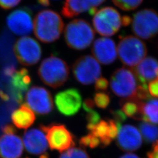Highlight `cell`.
<instances>
[{"label": "cell", "instance_id": "60d3db41", "mask_svg": "<svg viewBox=\"0 0 158 158\" xmlns=\"http://www.w3.org/2000/svg\"><path fill=\"white\" fill-rule=\"evenodd\" d=\"M38 2L40 5L44 6H50L51 1L50 0H38Z\"/></svg>", "mask_w": 158, "mask_h": 158}, {"label": "cell", "instance_id": "f1b7e54d", "mask_svg": "<svg viewBox=\"0 0 158 158\" xmlns=\"http://www.w3.org/2000/svg\"><path fill=\"white\" fill-rule=\"evenodd\" d=\"M59 158H90L85 149L80 148H72L62 153Z\"/></svg>", "mask_w": 158, "mask_h": 158}, {"label": "cell", "instance_id": "74e56055", "mask_svg": "<svg viewBox=\"0 0 158 158\" xmlns=\"http://www.w3.org/2000/svg\"><path fill=\"white\" fill-rule=\"evenodd\" d=\"M148 158H158V141L153 143L152 149L147 153Z\"/></svg>", "mask_w": 158, "mask_h": 158}, {"label": "cell", "instance_id": "6da1fadb", "mask_svg": "<svg viewBox=\"0 0 158 158\" xmlns=\"http://www.w3.org/2000/svg\"><path fill=\"white\" fill-rule=\"evenodd\" d=\"M64 23L60 15L51 10L39 12L34 21L35 36L44 43H52L58 40L62 33Z\"/></svg>", "mask_w": 158, "mask_h": 158}, {"label": "cell", "instance_id": "7c38bea8", "mask_svg": "<svg viewBox=\"0 0 158 158\" xmlns=\"http://www.w3.org/2000/svg\"><path fill=\"white\" fill-rule=\"evenodd\" d=\"M2 79L7 87L10 97L17 104L22 103L32 81L28 70L23 68L15 70L10 77Z\"/></svg>", "mask_w": 158, "mask_h": 158}, {"label": "cell", "instance_id": "e0dca14e", "mask_svg": "<svg viewBox=\"0 0 158 158\" xmlns=\"http://www.w3.org/2000/svg\"><path fill=\"white\" fill-rule=\"evenodd\" d=\"M23 141L25 149L30 154L40 156L47 153L48 141L43 125L25 131Z\"/></svg>", "mask_w": 158, "mask_h": 158}, {"label": "cell", "instance_id": "7bdbcfd3", "mask_svg": "<svg viewBox=\"0 0 158 158\" xmlns=\"http://www.w3.org/2000/svg\"><path fill=\"white\" fill-rule=\"evenodd\" d=\"M54 1H56V0H54Z\"/></svg>", "mask_w": 158, "mask_h": 158}, {"label": "cell", "instance_id": "4fadbf2b", "mask_svg": "<svg viewBox=\"0 0 158 158\" xmlns=\"http://www.w3.org/2000/svg\"><path fill=\"white\" fill-rule=\"evenodd\" d=\"M23 141L15 128L8 124L0 135V156L2 158H19L23 155Z\"/></svg>", "mask_w": 158, "mask_h": 158}, {"label": "cell", "instance_id": "b9f144b4", "mask_svg": "<svg viewBox=\"0 0 158 158\" xmlns=\"http://www.w3.org/2000/svg\"><path fill=\"white\" fill-rule=\"evenodd\" d=\"M40 158H49V156L48 153H46L45 154H44L42 156H40Z\"/></svg>", "mask_w": 158, "mask_h": 158}, {"label": "cell", "instance_id": "8d00e7d4", "mask_svg": "<svg viewBox=\"0 0 158 158\" xmlns=\"http://www.w3.org/2000/svg\"><path fill=\"white\" fill-rule=\"evenodd\" d=\"M94 102L91 98H87L83 102V109L85 112H87L91 110H94Z\"/></svg>", "mask_w": 158, "mask_h": 158}, {"label": "cell", "instance_id": "9a60e30c", "mask_svg": "<svg viewBox=\"0 0 158 158\" xmlns=\"http://www.w3.org/2000/svg\"><path fill=\"white\" fill-rule=\"evenodd\" d=\"M55 102L57 110L63 115L70 117L78 113L82 104V97L79 90L71 88L59 92Z\"/></svg>", "mask_w": 158, "mask_h": 158}, {"label": "cell", "instance_id": "d4e9b609", "mask_svg": "<svg viewBox=\"0 0 158 158\" xmlns=\"http://www.w3.org/2000/svg\"><path fill=\"white\" fill-rule=\"evenodd\" d=\"M108 130L109 125L107 120H101L90 131L91 134L100 139L102 148L107 147L112 141L108 137Z\"/></svg>", "mask_w": 158, "mask_h": 158}, {"label": "cell", "instance_id": "d6a6232c", "mask_svg": "<svg viewBox=\"0 0 158 158\" xmlns=\"http://www.w3.org/2000/svg\"><path fill=\"white\" fill-rule=\"evenodd\" d=\"M110 113L113 115L114 120L118 124L121 125L127 119V116L124 113L119 110H111Z\"/></svg>", "mask_w": 158, "mask_h": 158}, {"label": "cell", "instance_id": "8fae6325", "mask_svg": "<svg viewBox=\"0 0 158 158\" xmlns=\"http://www.w3.org/2000/svg\"><path fill=\"white\" fill-rule=\"evenodd\" d=\"M27 106L40 115H45L53 110V102L51 92L45 87L33 86L25 95Z\"/></svg>", "mask_w": 158, "mask_h": 158}, {"label": "cell", "instance_id": "4dcf8cb0", "mask_svg": "<svg viewBox=\"0 0 158 158\" xmlns=\"http://www.w3.org/2000/svg\"><path fill=\"white\" fill-rule=\"evenodd\" d=\"M110 95L104 91H100L94 96V102L95 105L100 108L104 109L107 107L110 103Z\"/></svg>", "mask_w": 158, "mask_h": 158}, {"label": "cell", "instance_id": "484cf974", "mask_svg": "<svg viewBox=\"0 0 158 158\" xmlns=\"http://www.w3.org/2000/svg\"><path fill=\"white\" fill-rule=\"evenodd\" d=\"M142 137L148 143L158 141V126L147 121H143L139 125Z\"/></svg>", "mask_w": 158, "mask_h": 158}, {"label": "cell", "instance_id": "ba28073f", "mask_svg": "<svg viewBox=\"0 0 158 158\" xmlns=\"http://www.w3.org/2000/svg\"><path fill=\"white\" fill-rule=\"evenodd\" d=\"M72 70L76 80L86 85L96 82L102 74V68L99 63L90 55L79 57L74 63Z\"/></svg>", "mask_w": 158, "mask_h": 158}, {"label": "cell", "instance_id": "3957f363", "mask_svg": "<svg viewBox=\"0 0 158 158\" xmlns=\"http://www.w3.org/2000/svg\"><path fill=\"white\" fill-rule=\"evenodd\" d=\"M64 35L66 43L70 48L82 51L90 46L95 37V32L87 21L76 19L66 25Z\"/></svg>", "mask_w": 158, "mask_h": 158}, {"label": "cell", "instance_id": "ee69618b", "mask_svg": "<svg viewBox=\"0 0 158 158\" xmlns=\"http://www.w3.org/2000/svg\"></svg>", "mask_w": 158, "mask_h": 158}, {"label": "cell", "instance_id": "d590c367", "mask_svg": "<svg viewBox=\"0 0 158 158\" xmlns=\"http://www.w3.org/2000/svg\"><path fill=\"white\" fill-rule=\"evenodd\" d=\"M21 0H0V7L4 10H10L18 5Z\"/></svg>", "mask_w": 158, "mask_h": 158}, {"label": "cell", "instance_id": "277c9868", "mask_svg": "<svg viewBox=\"0 0 158 158\" xmlns=\"http://www.w3.org/2000/svg\"><path fill=\"white\" fill-rule=\"evenodd\" d=\"M117 51L121 62L131 68L136 66L148 53L146 44L134 36H127L121 38Z\"/></svg>", "mask_w": 158, "mask_h": 158}, {"label": "cell", "instance_id": "9c48e42d", "mask_svg": "<svg viewBox=\"0 0 158 158\" xmlns=\"http://www.w3.org/2000/svg\"><path fill=\"white\" fill-rule=\"evenodd\" d=\"M44 128L51 150L64 152L76 145L74 136L65 125L53 124Z\"/></svg>", "mask_w": 158, "mask_h": 158}, {"label": "cell", "instance_id": "f546056e", "mask_svg": "<svg viewBox=\"0 0 158 158\" xmlns=\"http://www.w3.org/2000/svg\"><path fill=\"white\" fill-rule=\"evenodd\" d=\"M100 143V139L92 134H89L80 139L79 144L83 148L89 147L91 149L96 148Z\"/></svg>", "mask_w": 158, "mask_h": 158}, {"label": "cell", "instance_id": "ac0fdd59", "mask_svg": "<svg viewBox=\"0 0 158 158\" xmlns=\"http://www.w3.org/2000/svg\"><path fill=\"white\" fill-rule=\"evenodd\" d=\"M117 145L124 152H134L142 145V137L139 131L131 125H125L119 130Z\"/></svg>", "mask_w": 158, "mask_h": 158}, {"label": "cell", "instance_id": "5bb4252c", "mask_svg": "<svg viewBox=\"0 0 158 158\" xmlns=\"http://www.w3.org/2000/svg\"><path fill=\"white\" fill-rule=\"evenodd\" d=\"M6 23L13 34L19 36L29 35L34 28L32 11L25 7L16 10L8 15Z\"/></svg>", "mask_w": 158, "mask_h": 158}, {"label": "cell", "instance_id": "7a4b0ae2", "mask_svg": "<svg viewBox=\"0 0 158 158\" xmlns=\"http://www.w3.org/2000/svg\"><path fill=\"white\" fill-rule=\"evenodd\" d=\"M69 73L67 63L55 56L48 57L43 60L38 70L42 82L53 89L64 85L69 79Z\"/></svg>", "mask_w": 158, "mask_h": 158}, {"label": "cell", "instance_id": "5b68a950", "mask_svg": "<svg viewBox=\"0 0 158 158\" xmlns=\"http://www.w3.org/2000/svg\"><path fill=\"white\" fill-rule=\"evenodd\" d=\"M138 80L133 69L121 68L114 72L110 79V87L119 97L131 98L135 95Z\"/></svg>", "mask_w": 158, "mask_h": 158}, {"label": "cell", "instance_id": "836d02e7", "mask_svg": "<svg viewBox=\"0 0 158 158\" xmlns=\"http://www.w3.org/2000/svg\"><path fill=\"white\" fill-rule=\"evenodd\" d=\"M148 89L151 96L158 98V77L149 83Z\"/></svg>", "mask_w": 158, "mask_h": 158}, {"label": "cell", "instance_id": "8992f818", "mask_svg": "<svg viewBox=\"0 0 158 158\" xmlns=\"http://www.w3.org/2000/svg\"><path fill=\"white\" fill-rule=\"evenodd\" d=\"M93 16L94 28L102 36H113L118 31L123 25V18L113 7L102 8L97 11Z\"/></svg>", "mask_w": 158, "mask_h": 158}, {"label": "cell", "instance_id": "ffe728a7", "mask_svg": "<svg viewBox=\"0 0 158 158\" xmlns=\"http://www.w3.org/2000/svg\"><path fill=\"white\" fill-rule=\"evenodd\" d=\"M91 52L94 57L102 64H110L117 59L115 44L114 40L108 38H100L96 40Z\"/></svg>", "mask_w": 158, "mask_h": 158}, {"label": "cell", "instance_id": "1f68e13d", "mask_svg": "<svg viewBox=\"0 0 158 158\" xmlns=\"http://www.w3.org/2000/svg\"><path fill=\"white\" fill-rule=\"evenodd\" d=\"M86 113L85 118L87 121V129L90 131L92 128L101 121V118L100 114L94 110H90Z\"/></svg>", "mask_w": 158, "mask_h": 158}, {"label": "cell", "instance_id": "4316f807", "mask_svg": "<svg viewBox=\"0 0 158 158\" xmlns=\"http://www.w3.org/2000/svg\"><path fill=\"white\" fill-rule=\"evenodd\" d=\"M5 104L0 107V135L2 134V130L8 123L10 119V115L13 110L17 107V102L12 100V101L5 102Z\"/></svg>", "mask_w": 158, "mask_h": 158}, {"label": "cell", "instance_id": "603a6c76", "mask_svg": "<svg viewBox=\"0 0 158 158\" xmlns=\"http://www.w3.org/2000/svg\"><path fill=\"white\" fill-rule=\"evenodd\" d=\"M143 102L135 97L123 98L120 102V107L126 116L135 120L143 121Z\"/></svg>", "mask_w": 158, "mask_h": 158}, {"label": "cell", "instance_id": "cb8c5ba5", "mask_svg": "<svg viewBox=\"0 0 158 158\" xmlns=\"http://www.w3.org/2000/svg\"><path fill=\"white\" fill-rule=\"evenodd\" d=\"M143 121H147L158 124V99L149 98L143 102Z\"/></svg>", "mask_w": 158, "mask_h": 158}, {"label": "cell", "instance_id": "d6986e66", "mask_svg": "<svg viewBox=\"0 0 158 158\" xmlns=\"http://www.w3.org/2000/svg\"><path fill=\"white\" fill-rule=\"evenodd\" d=\"M106 0H65L62 9L63 15L67 18L76 17L85 12L94 15L97 7Z\"/></svg>", "mask_w": 158, "mask_h": 158}, {"label": "cell", "instance_id": "44dd1931", "mask_svg": "<svg viewBox=\"0 0 158 158\" xmlns=\"http://www.w3.org/2000/svg\"><path fill=\"white\" fill-rule=\"evenodd\" d=\"M138 83L147 85L158 77V60L153 57L144 58L141 62L133 69Z\"/></svg>", "mask_w": 158, "mask_h": 158}, {"label": "cell", "instance_id": "e575fe53", "mask_svg": "<svg viewBox=\"0 0 158 158\" xmlns=\"http://www.w3.org/2000/svg\"><path fill=\"white\" fill-rule=\"evenodd\" d=\"M108 87V81L104 77H100L97 80L95 83V89L98 91L107 90Z\"/></svg>", "mask_w": 158, "mask_h": 158}, {"label": "cell", "instance_id": "ab89813d", "mask_svg": "<svg viewBox=\"0 0 158 158\" xmlns=\"http://www.w3.org/2000/svg\"><path fill=\"white\" fill-rule=\"evenodd\" d=\"M119 158H139L138 156L132 153H127L122 155Z\"/></svg>", "mask_w": 158, "mask_h": 158}, {"label": "cell", "instance_id": "7402d4cb", "mask_svg": "<svg viewBox=\"0 0 158 158\" xmlns=\"http://www.w3.org/2000/svg\"><path fill=\"white\" fill-rule=\"evenodd\" d=\"M11 119L18 128L28 129L34 124L36 117L31 109L23 104L12 113Z\"/></svg>", "mask_w": 158, "mask_h": 158}, {"label": "cell", "instance_id": "83f0119b", "mask_svg": "<svg viewBox=\"0 0 158 158\" xmlns=\"http://www.w3.org/2000/svg\"><path fill=\"white\" fill-rule=\"evenodd\" d=\"M115 6L122 10L131 11L140 6L143 0H112Z\"/></svg>", "mask_w": 158, "mask_h": 158}, {"label": "cell", "instance_id": "30bf717a", "mask_svg": "<svg viewBox=\"0 0 158 158\" xmlns=\"http://www.w3.org/2000/svg\"><path fill=\"white\" fill-rule=\"evenodd\" d=\"M14 53L18 61L24 66H32L40 61L42 49L40 44L29 36H23L14 46Z\"/></svg>", "mask_w": 158, "mask_h": 158}, {"label": "cell", "instance_id": "f35d334b", "mask_svg": "<svg viewBox=\"0 0 158 158\" xmlns=\"http://www.w3.org/2000/svg\"><path fill=\"white\" fill-rule=\"evenodd\" d=\"M10 100V97L6 93L5 91L2 90L1 87L0 86V100L6 102Z\"/></svg>", "mask_w": 158, "mask_h": 158}, {"label": "cell", "instance_id": "52a82bcc", "mask_svg": "<svg viewBox=\"0 0 158 158\" xmlns=\"http://www.w3.org/2000/svg\"><path fill=\"white\" fill-rule=\"evenodd\" d=\"M131 23L132 32L143 40H151L158 34V13L154 10L144 9L136 12Z\"/></svg>", "mask_w": 158, "mask_h": 158}, {"label": "cell", "instance_id": "2e32d148", "mask_svg": "<svg viewBox=\"0 0 158 158\" xmlns=\"http://www.w3.org/2000/svg\"><path fill=\"white\" fill-rule=\"evenodd\" d=\"M14 38L7 30L0 34V64L1 73L11 74L15 71L16 61L14 56Z\"/></svg>", "mask_w": 158, "mask_h": 158}]
</instances>
